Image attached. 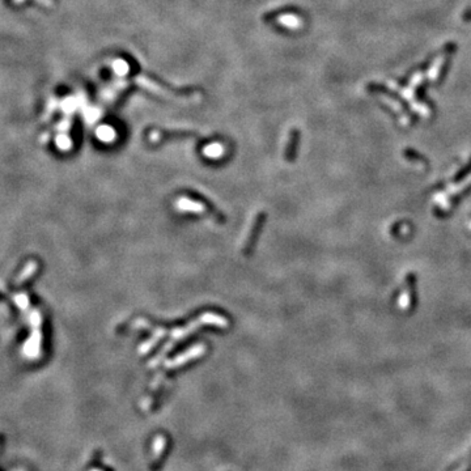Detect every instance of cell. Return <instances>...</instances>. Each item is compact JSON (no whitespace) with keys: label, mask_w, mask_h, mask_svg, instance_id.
<instances>
[{"label":"cell","mask_w":471,"mask_h":471,"mask_svg":"<svg viewBox=\"0 0 471 471\" xmlns=\"http://www.w3.org/2000/svg\"><path fill=\"white\" fill-rule=\"evenodd\" d=\"M406 156L407 158H410L412 161H419L421 162L423 165H427V161H425L424 158H421V156H417L414 151H410V149H408V151L406 152Z\"/></svg>","instance_id":"6"},{"label":"cell","mask_w":471,"mask_h":471,"mask_svg":"<svg viewBox=\"0 0 471 471\" xmlns=\"http://www.w3.org/2000/svg\"><path fill=\"white\" fill-rule=\"evenodd\" d=\"M300 133L299 130H292L291 135H289V140L287 144V149H285V160L287 161H293L296 156V149H297V144H299Z\"/></svg>","instance_id":"3"},{"label":"cell","mask_w":471,"mask_h":471,"mask_svg":"<svg viewBox=\"0 0 471 471\" xmlns=\"http://www.w3.org/2000/svg\"><path fill=\"white\" fill-rule=\"evenodd\" d=\"M193 135H197V134L191 133V131H165V133H157L158 139H170V137H191Z\"/></svg>","instance_id":"4"},{"label":"cell","mask_w":471,"mask_h":471,"mask_svg":"<svg viewBox=\"0 0 471 471\" xmlns=\"http://www.w3.org/2000/svg\"><path fill=\"white\" fill-rule=\"evenodd\" d=\"M265 219H266V213L265 212L258 213V216L256 217V221L253 224V228L250 230V233H249L248 238H246V244L244 246V253L246 256H249L252 253L253 248L256 245L257 237H258L259 232H261V228H262L263 223H265Z\"/></svg>","instance_id":"2"},{"label":"cell","mask_w":471,"mask_h":471,"mask_svg":"<svg viewBox=\"0 0 471 471\" xmlns=\"http://www.w3.org/2000/svg\"><path fill=\"white\" fill-rule=\"evenodd\" d=\"M415 285H416V277L412 272L407 273L406 276V287L403 289V293L400 297V308L403 312H411L415 308V301H416V295H415Z\"/></svg>","instance_id":"1"},{"label":"cell","mask_w":471,"mask_h":471,"mask_svg":"<svg viewBox=\"0 0 471 471\" xmlns=\"http://www.w3.org/2000/svg\"><path fill=\"white\" fill-rule=\"evenodd\" d=\"M470 173H471V161L469 162L468 165L465 166L464 169H461L460 172L456 174V177H454L453 181H452V185H450V186H456V185H460L461 182H464V181L466 180V177H468Z\"/></svg>","instance_id":"5"}]
</instances>
